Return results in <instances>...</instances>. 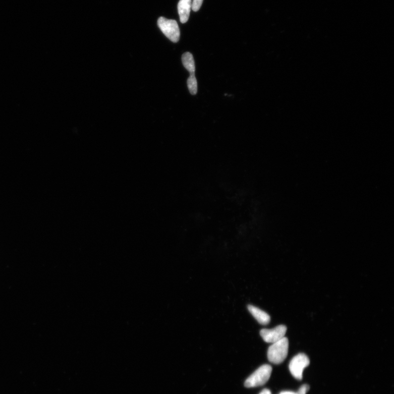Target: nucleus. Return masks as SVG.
<instances>
[{"label": "nucleus", "instance_id": "nucleus-1", "mask_svg": "<svg viewBox=\"0 0 394 394\" xmlns=\"http://www.w3.org/2000/svg\"><path fill=\"white\" fill-rule=\"evenodd\" d=\"M288 351L289 340L285 337L269 347L268 359L271 363L280 364L287 358Z\"/></svg>", "mask_w": 394, "mask_h": 394}, {"label": "nucleus", "instance_id": "nucleus-2", "mask_svg": "<svg viewBox=\"0 0 394 394\" xmlns=\"http://www.w3.org/2000/svg\"><path fill=\"white\" fill-rule=\"evenodd\" d=\"M272 372V368L270 365L261 366L245 380V386L255 387L265 384L269 379Z\"/></svg>", "mask_w": 394, "mask_h": 394}, {"label": "nucleus", "instance_id": "nucleus-3", "mask_svg": "<svg viewBox=\"0 0 394 394\" xmlns=\"http://www.w3.org/2000/svg\"><path fill=\"white\" fill-rule=\"evenodd\" d=\"M158 25L165 36L171 41L174 43L179 41L180 32L176 21L161 17L158 19Z\"/></svg>", "mask_w": 394, "mask_h": 394}, {"label": "nucleus", "instance_id": "nucleus-4", "mask_svg": "<svg viewBox=\"0 0 394 394\" xmlns=\"http://www.w3.org/2000/svg\"><path fill=\"white\" fill-rule=\"evenodd\" d=\"M309 363V359L306 354H299L291 360L289 365L290 371L296 379L301 380L303 378V371Z\"/></svg>", "mask_w": 394, "mask_h": 394}, {"label": "nucleus", "instance_id": "nucleus-5", "mask_svg": "<svg viewBox=\"0 0 394 394\" xmlns=\"http://www.w3.org/2000/svg\"><path fill=\"white\" fill-rule=\"evenodd\" d=\"M287 331L286 326L279 325L273 329H262L260 335L267 343L272 344L285 337Z\"/></svg>", "mask_w": 394, "mask_h": 394}, {"label": "nucleus", "instance_id": "nucleus-6", "mask_svg": "<svg viewBox=\"0 0 394 394\" xmlns=\"http://www.w3.org/2000/svg\"><path fill=\"white\" fill-rule=\"evenodd\" d=\"M191 8L192 0H180L178 9L180 22L182 23L188 21Z\"/></svg>", "mask_w": 394, "mask_h": 394}, {"label": "nucleus", "instance_id": "nucleus-7", "mask_svg": "<svg viewBox=\"0 0 394 394\" xmlns=\"http://www.w3.org/2000/svg\"><path fill=\"white\" fill-rule=\"evenodd\" d=\"M248 308L250 313L260 324L266 325L269 324L270 321L269 314L254 306L249 305Z\"/></svg>", "mask_w": 394, "mask_h": 394}, {"label": "nucleus", "instance_id": "nucleus-8", "mask_svg": "<svg viewBox=\"0 0 394 394\" xmlns=\"http://www.w3.org/2000/svg\"><path fill=\"white\" fill-rule=\"evenodd\" d=\"M182 62L184 67L189 71L190 74H195V63L192 54L186 52L183 55Z\"/></svg>", "mask_w": 394, "mask_h": 394}, {"label": "nucleus", "instance_id": "nucleus-9", "mask_svg": "<svg viewBox=\"0 0 394 394\" xmlns=\"http://www.w3.org/2000/svg\"><path fill=\"white\" fill-rule=\"evenodd\" d=\"M187 86H188L190 92L192 95H196L197 93V81L195 74H190L187 80Z\"/></svg>", "mask_w": 394, "mask_h": 394}, {"label": "nucleus", "instance_id": "nucleus-10", "mask_svg": "<svg viewBox=\"0 0 394 394\" xmlns=\"http://www.w3.org/2000/svg\"><path fill=\"white\" fill-rule=\"evenodd\" d=\"M203 0H193L192 8L193 11L197 12L201 8Z\"/></svg>", "mask_w": 394, "mask_h": 394}, {"label": "nucleus", "instance_id": "nucleus-11", "mask_svg": "<svg viewBox=\"0 0 394 394\" xmlns=\"http://www.w3.org/2000/svg\"><path fill=\"white\" fill-rule=\"evenodd\" d=\"M260 394H272L271 393V392L268 389H264L263 391H262Z\"/></svg>", "mask_w": 394, "mask_h": 394}, {"label": "nucleus", "instance_id": "nucleus-12", "mask_svg": "<svg viewBox=\"0 0 394 394\" xmlns=\"http://www.w3.org/2000/svg\"><path fill=\"white\" fill-rule=\"evenodd\" d=\"M280 394H299L298 392H294L293 391H283Z\"/></svg>", "mask_w": 394, "mask_h": 394}]
</instances>
